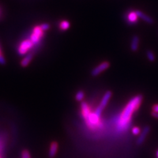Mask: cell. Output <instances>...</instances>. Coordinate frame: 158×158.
<instances>
[{
    "mask_svg": "<svg viewBox=\"0 0 158 158\" xmlns=\"http://www.w3.org/2000/svg\"><path fill=\"white\" fill-rule=\"evenodd\" d=\"M142 100V96L138 95L133 97L125 106L123 112L120 115L119 121L118 123V130L120 131H125L131 123L132 115L140 107Z\"/></svg>",
    "mask_w": 158,
    "mask_h": 158,
    "instance_id": "1",
    "label": "cell"
},
{
    "mask_svg": "<svg viewBox=\"0 0 158 158\" xmlns=\"http://www.w3.org/2000/svg\"><path fill=\"white\" fill-rule=\"evenodd\" d=\"M111 95H112V93H111V92L109 91V90L107 91L105 93V94L104 95L103 97H102L101 101L100 102V104L96 109V110L94 111V113L97 116H99V117H100L102 111H103V109L105 108V107L107 105V104H108V101H109V100L110 99V97H111Z\"/></svg>",
    "mask_w": 158,
    "mask_h": 158,
    "instance_id": "2",
    "label": "cell"
},
{
    "mask_svg": "<svg viewBox=\"0 0 158 158\" xmlns=\"http://www.w3.org/2000/svg\"><path fill=\"white\" fill-rule=\"evenodd\" d=\"M34 44L30 39H26L20 43L18 47V53L19 55H22L26 54L33 47Z\"/></svg>",
    "mask_w": 158,
    "mask_h": 158,
    "instance_id": "3",
    "label": "cell"
},
{
    "mask_svg": "<svg viewBox=\"0 0 158 158\" xmlns=\"http://www.w3.org/2000/svg\"><path fill=\"white\" fill-rule=\"evenodd\" d=\"M44 31L41 29L40 26H36L33 29V32L30 36V40L34 44L40 42L44 34Z\"/></svg>",
    "mask_w": 158,
    "mask_h": 158,
    "instance_id": "4",
    "label": "cell"
},
{
    "mask_svg": "<svg viewBox=\"0 0 158 158\" xmlns=\"http://www.w3.org/2000/svg\"><path fill=\"white\" fill-rule=\"evenodd\" d=\"M86 123L92 129L95 128L100 123V117L95 113H90L89 116L86 119Z\"/></svg>",
    "mask_w": 158,
    "mask_h": 158,
    "instance_id": "5",
    "label": "cell"
},
{
    "mask_svg": "<svg viewBox=\"0 0 158 158\" xmlns=\"http://www.w3.org/2000/svg\"><path fill=\"white\" fill-rule=\"evenodd\" d=\"M110 65V64L108 61H104L100 65H98L97 67L92 69L91 71V75L93 77H96L99 75L101 73L105 71L107 69H108Z\"/></svg>",
    "mask_w": 158,
    "mask_h": 158,
    "instance_id": "6",
    "label": "cell"
},
{
    "mask_svg": "<svg viewBox=\"0 0 158 158\" xmlns=\"http://www.w3.org/2000/svg\"><path fill=\"white\" fill-rule=\"evenodd\" d=\"M150 131V128L149 126H146L143 128L142 131L140 134V136H139L138 138L136 140V143L138 145H141L144 142L146 136L148 135V134L149 133Z\"/></svg>",
    "mask_w": 158,
    "mask_h": 158,
    "instance_id": "7",
    "label": "cell"
},
{
    "mask_svg": "<svg viewBox=\"0 0 158 158\" xmlns=\"http://www.w3.org/2000/svg\"><path fill=\"white\" fill-rule=\"evenodd\" d=\"M136 11L137 15L139 18H142V20L148 23V24H153V22H154V20H153L150 17H149L148 15H147L146 14H145L144 13H143V12L139 11V10H137V11Z\"/></svg>",
    "mask_w": 158,
    "mask_h": 158,
    "instance_id": "8",
    "label": "cell"
},
{
    "mask_svg": "<svg viewBox=\"0 0 158 158\" xmlns=\"http://www.w3.org/2000/svg\"><path fill=\"white\" fill-rule=\"evenodd\" d=\"M58 149V144L57 142H52L50 145L49 150V154L48 156L50 158H53L57 154Z\"/></svg>",
    "mask_w": 158,
    "mask_h": 158,
    "instance_id": "9",
    "label": "cell"
},
{
    "mask_svg": "<svg viewBox=\"0 0 158 158\" xmlns=\"http://www.w3.org/2000/svg\"><path fill=\"white\" fill-rule=\"evenodd\" d=\"M81 109H82V113L84 118L85 119L89 116L90 114V109L89 106L85 101H82L81 104Z\"/></svg>",
    "mask_w": 158,
    "mask_h": 158,
    "instance_id": "10",
    "label": "cell"
},
{
    "mask_svg": "<svg viewBox=\"0 0 158 158\" xmlns=\"http://www.w3.org/2000/svg\"><path fill=\"white\" fill-rule=\"evenodd\" d=\"M138 15L136 11H131L127 15V21L131 24H135L138 22Z\"/></svg>",
    "mask_w": 158,
    "mask_h": 158,
    "instance_id": "11",
    "label": "cell"
},
{
    "mask_svg": "<svg viewBox=\"0 0 158 158\" xmlns=\"http://www.w3.org/2000/svg\"><path fill=\"white\" fill-rule=\"evenodd\" d=\"M139 42H140V40H139V37L138 36H134L131 40V50L133 52H136L138 49Z\"/></svg>",
    "mask_w": 158,
    "mask_h": 158,
    "instance_id": "12",
    "label": "cell"
},
{
    "mask_svg": "<svg viewBox=\"0 0 158 158\" xmlns=\"http://www.w3.org/2000/svg\"><path fill=\"white\" fill-rule=\"evenodd\" d=\"M32 57H33V54H32V53L27 54L26 56L21 61V65L22 67H27V66L29 65L30 62L32 61Z\"/></svg>",
    "mask_w": 158,
    "mask_h": 158,
    "instance_id": "13",
    "label": "cell"
},
{
    "mask_svg": "<svg viewBox=\"0 0 158 158\" xmlns=\"http://www.w3.org/2000/svg\"><path fill=\"white\" fill-rule=\"evenodd\" d=\"M70 27V23L67 21H62L59 23V29L61 30H67Z\"/></svg>",
    "mask_w": 158,
    "mask_h": 158,
    "instance_id": "14",
    "label": "cell"
},
{
    "mask_svg": "<svg viewBox=\"0 0 158 158\" xmlns=\"http://www.w3.org/2000/svg\"><path fill=\"white\" fill-rule=\"evenodd\" d=\"M85 97V92L82 90H79L77 92V94L75 95V99L78 101H81Z\"/></svg>",
    "mask_w": 158,
    "mask_h": 158,
    "instance_id": "15",
    "label": "cell"
},
{
    "mask_svg": "<svg viewBox=\"0 0 158 158\" xmlns=\"http://www.w3.org/2000/svg\"><path fill=\"white\" fill-rule=\"evenodd\" d=\"M146 55H147V57L149 60L150 61L153 62L155 61L156 59V57H155V55L154 53V52H152L151 50H148L147 52H146Z\"/></svg>",
    "mask_w": 158,
    "mask_h": 158,
    "instance_id": "16",
    "label": "cell"
},
{
    "mask_svg": "<svg viewBox=\"0 0 158 158\" xmlns=\"http://www.w3.org/2000/svg\"><path fill=\"white\" fill-rule=\"evenodd\" d=\"M22 158H30V155L29 150H23L21 153Z\"/></svg>",
    "mask_w": 158,
    "mask_h": 158,
    "instance_id": "17",
    "label": "cell"
},
{
    "mask_svg": "<svg viewBox=\"0 0 158 158\" xmlns=\"http://www.w3.org/2000/svg\"><path fill=\"white\" fill-rule=\"evenodd\" d=\"M6 61L4 58V56H3V55L2 53V51L1 47H0V64L5 65V64H6Z\"/></svg>",
    "mask_w": 158,
    "mask_h": 158,
    "instance_id": "18",
    "label": "cell"
},
{
    "mask_svg": "<svg viewBox=\"0 0 158 158\" xmlns=\"http://www.w3.org/2000/svg\"><path fill=\"white\" fill-rule=\"evenodd\" d=\"M132 132L134 135H138V134H140V129L137 127H134L132 129Z\"/></svg>",
    "mask_w": 158,
    "mask_h": 158,
    "instance_id": "19",
    "label": "cell"
},
{
    "mask_svg": "<svg viewBox=\"0 0 158 158\" xmlns=\"http://www.w3.org/2000/svg\"><path fill=\"white\" fill-rule=\"evenodd\" d=\"M40 26L44 31H46V30H49L50 28V25L49 24H48V23H44V24L41 25Z\"/></svg>",
    "mask_w": 158,
    "mask_h": 158,
    "instance_id": "20",
    "label": "cell"
},
{
    "mask_svg": "<svg viewBox=\"0 0 158 158\" xmlns=\"http://www.w3.org/2000/svg\"><path fill=\"white\" fill-rule=\"evenodd\" d=\"M152 111L154 113H158V104H155L153 105Z\"/></svg>",
    "mask_w": 158,
    "mask_h": 158,
    "instance_id": "21",
    "label": "cell"
},
{
    "mask_svg": "<svg viewBox=\"0 0 158 158\" xmlns=\"http://www.w3.org/2000/svg\"><path fill=\"white\" fill-rule=\"evenodd\" d=\"M152 115L154 117H156L157 119H158V113H154V112H152Z\"/></svg>",
    "mask_w": 158,
    "mask_h": 158,
    "instance_id": "22",
    "label": "cell"
},
{
    "mask_svg": "<svg viewBox=\"0 0 158 158\" xmlns=\"http://www.w3.org/2000/svg\"><path fill=\"white\" fill-rule=\"evenodd\" d=\"M157 157L158 158V150H157Z\"/></svg>",
    "mask_w": 158,
    "mask_h": 158,
    "instance_id": "23",
    "label": "cell"
},
{
    "mask_svg": "<svg viewBox=\"0 0 158 158\" xmlns=\"http://www.w3.org/2000/svg\"><path fill=\"white\" fill-rule=\"evenodd\" d=\"M0 158H1V157H0Z\"/></svg>",
    "mask_w": 158,
    "mask_h": 158,
    "instance_id": "24",
    "label": "cell"
}]
</instances>
